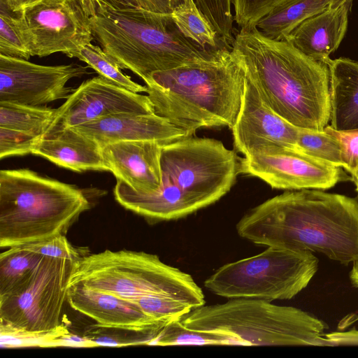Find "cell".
<instances>
[{
    "label": "cell",
    "instance_id": "6da1fadb",
    "mask_svg": "<svg viewBox=\"0 0 358 358\" xmlns=\"http://www.w3.org/2000/svg\"><path fill=\"white\" fill-rule=\"evenodd\" d=\"M238 234L255 244L358 259V201L322 189L289 190L246 213Z\"/></svg>",
    "mask_w": 358,
    "mask_h": 358
},
{
    "label": "cell",
    "instance_id": "7a4b0ae2",
    "mask_svg": "<svg viewBox=\"0 0 358 358\" xmlns=\"http://www.w3.org/2000/svg\"><path fill=\"white\" fill-rule=\"evenodd\" d=\"M232 50L263 100L292 125L323 131L330 120V76L316 61L286 40L264 35L257 27L241 29Z\"/></svg>",
    "mask_w": 358,
    "mask_h": 358
},
{
    "label": "cell",
    "instance_id": "3957f363",
    "mask_svg": "<svg viewBox=\"0 0 358 358\" xmlns=\"http://www.w3.org/2000/svg\"><path fill=\"white\" fill-rule=\"evenodd\" d=\"M245 80L230 47L206 62L154 72L144 82L155 113L190 137L201 128L233 127Z\"/></svg>",
    "mask_w": 358,
    "mask_h": 358
},
{
    "label": "cell",
    "instance_id": "277c9868",
    "mask_svg": "<svg viewBox=\"0 0 358 358\" xmlns=\"http://www.w3.org/2000/svg\"><path fill=\"white\" fill-rule=\"evenodd\" d=\"M94 4V39L121 69L144 81L156 71L210 60L221 50L203 48L185 36L171 14Z\"/></svg>",
    "mask_w": 358,
    "mask_h": 358
},
{
    "label": "cell",
    "instance_id": "5b68a950",
    "mask_svg": "<svg viewBox=\"0 0 358 358\" xmlns=\"http://www.w3.org/2000/svg\"><path fill=\"white\" fill-rule=\"evenodd\" d=\"M90 208L75 185L27 169L0 171V247L8 249L65 235Z\"/></svg>",
    "mask_w": 358,
    "mask_h": 358
},
{
    "label": "cell",
    "instance_id": "8992f818",
    "mask_svg": "<svg viewBox=\"0 0 358 358\" xmlns=\"http://www.w3.org/2000/svg\"><path fill=\"white\" fill-rule=\"evenodd\" d=\"M187 328L222 334L234 345H323L327 324L297 308L257 299L201 306L181 319Z\"/></svg>",
    "mask_w": 358,
    "mask_h": 358
},
{
    "label": "cell",
    "instance_id": "52a82bcc",
    "mask_svg": "<svg viewBox=\"0 0 358 358\" xmlns=\"http://www.w3.org/2000/svg\"><path fill=\"white\" fill-rule=\"evenodd\" d=\"M81 285L136 304L150 296L172 298L193 309L203 306L201 288L188 273L154 254L128 250L90 254L75 264L69 287Z\"/></svg>",
    "mask_w": 358,
    "mask_h": 358
},
{
    "label": "cell",
    "instance_id": "ba28073f",
    "mask_svg": "<svg viewBox=\"0 0 358 358\" xmlns=\"http://www.w3.org/2000/svg\"><path fill=\"white\" fill-rule=\"evenodd\" d=\"M317 268L318 259L311 252L268 246L258 255L222 266L204 286L229 299H290L308 285Z\"/></svg>",
    "mask_w": 358,
    "mask_h": 358
},
{
    "label": "cell",
    "instance_id": "9c48e42d",
    "mask_svg": "<svg viewBox=\"0 0 358 358\" xmlns=\"http://www.w3.org/2000/svg\"><path fill=\"white\" fill-rule=\"evenodd\" d=\"M162 183L178 188L200 210L232 187L240 173V158L220 141L186 137L163 145Z\"/></svg>",
    "mask_w": 358,
    "mask_h": 358
},
{
    "label": "cell",
    "instance_id": "30bf717a",
    "mask_svg": "<svg viewBox=\"0 0 358 358\" xmlns=\"http://www.w3.org/2000/svg\"><path fill=\"white\" fill-rule=\"evenodd\" d=\"M76 262L43 256L28 280L0 299V325L29 332L59 328Z\"/></svg>",
    "mask_w": 358,
    "mask_h": 358
},
{
    "label": "cell",
    "instance_id": "8fae6325",
    "mask_svg": "<svg viewBox=\"0 0 358 358\" xmlns=\"http://www.w3.org/2000/svg\"><path fill=\"white\" fill-rule=\"evenodd\" d=\"M92 0H41L15 13L31 56L57 52L72 56L94 39Z\"/></svg>",
    "mask_w": 358,
    "mask_h": 358
},
{
    "label": "cell",
    "instance_id": "7c38bea8",
    "mask_svg": "<svg viewBox=\"0 0 358 358\" xmlns=\"http://www.w3.org/2000/svg\"><path fill=\"white\" fill-rule=\"evenodd\" d=\"M240 173L279 189L325 190L349 178L341 167L299 150L271 147L240 158Z\"/></svg>",
    "mask_w": 358,
    "mask_h": 358
},
{
    "label": "cell",
    "instance_id": "4fadbf2b",
    "mask_svg": "<svg viewBox=\"0 0 358 358\" xmlns=\"http://www.w3.org/2000/svg\"><path fill=\"white\" fill-rule=\"evenodd\" d=\"M86 73L87 67L76 64L44 66L0 55V101L44 106L66 99L74 91L66 83Z\"/></svg>",
    "mask_w": 358,
    "mask_h": 358
},
{
    "label": "cell",
    "instance_id": "5bb4252c",
    "mask_svg": "<svg viewBox=\"0 0 358 358\" xmlns=\"http://www.w3.org/2000/svg\"><path fill=\"white\" fill-rule=\"evenodd\" d=\"M124 113L152 114L155 111L148 95L131 92L99 76L84 81L56 108L47 130L73 127Z\"/></svg>",
    "mask_w": 358,
    "mask_h": 358
},
{
    "label": "cell",
    "instance_id": "9a60e30c",
    "mask_svg": "<svg viewBox=\"0 0 358 358\" xmlns=\"http://www.w3.org/2000/svg\"><path fill=\"white\" fill-rule=\"evenodd\" d=\"M231 129L234 148L244 157L271 147L299 150V128L275 113L247 77L241 106Z\"/></svg>",
    "mask_w": 358,
    "mask_h": 358
},
{
    "label": "cell",
    "instance_id": "2e32d148",
    "mask_svg": "<svg viewBox=\"0 0 358 358\" xmlns=\"http://www.w3.org/2000/svg\"><path fill=\"white\" fill-rule=\"evenodd\" d=\"M67 302L73 309L94 320L96 327L145 334L154 339L167 325L130 301L81 285L69 287Z\"/></svg>",
    "mask_w": 358,
    "mask_h": 358
},
{
    "label": "cell",
    "instance_id": "e0dca14e",
    "mask_svg": "<svg viewBox=\"0 0 358 358\" xmlns=\"http://www.w3.org/2000/svg\"><path fill=\"white\" fill-rule=\"evenodd\" d=\"M163 145L151 141H120L102 147L105 165L117 180L140 194H150L162 185Z\"/></svg>",
    "mask_w": 358,
    "mask_h": 358
},
{
    "label": "cell",
    "instance_id": "ac0fdd59",
    "mask_svg": "<svg viewBox=\"0 0 358 358\" xmlns=\"http://www.w3.org/2000/svg\"><path fill=\"white\" fill-rule=\"evenodd\" d=\"M73 127L101 148L120 141H151L165 145L189 137L184 130L156 113L118 114Z\"/></svg>",
    "mask_w": 358,
    "mask_h": 358
},
{
    "label": "cell",
    "instance_id": "d6986e66",
    "mask_svg": "<svg viewBox=\"0 0 358 358\" xmlns=\"http://www.w3.org/2000/svg\"><path fill=\"white\" fill-rule=\"evenodd\" d=\"M31 154L76 172L90 170L108 171L101 145L73 127L45 131Z\"/></svg>",
    "mask_w": 358,
    "mask_h": 358
},
{
    "label": "cell",
    "instance_id": "ffe728a7",
    "mask_svg": "<svg viewBox=\"0 0 358 358\" xmlns=\"http://www.w3.org/2000/svg\"><path fill=\"white\" fill-rule=\"evenodd\" d=\"M352 1L317 14L301 23L285 39L308 57L325 63L348 29Z\"/></svg>",
    "mask_w": 358,
    "mask_h": 358
},
{
    "label": "cell",
    "instance_id": "44dd1931",
    "mask_svg": "<svg viewBox=\"0 0 358 358\" xmlns=\"http://www.w3.org/2000/svg\"><path fill=\"white\" fill-rule=\"evenodd\" d=\"M325 63L330 76V127L341 131L358 129V62L339 57Z\"/></svg>",
    "mask_w": 358,
    "mask_h": 358
},
{
    "label": "cell",
    "instance_id": "7402d4cb",
    "mask_svg": "<svg viewBox=\"0 0 358 358\" xmlns=\"http://www.w3.org/2000/svg\"><path fill=\"white\" fill-rule=\"evenodd\" d=\"M329 0H290L262 17L256 27L266 37L285 40L306 20L328 9Z\"/></svg>",
    "mask_w": 358,
    "mask_h": 358
},
{
    "label": "cell",
    "instance_id": "603a6c76",
    "mask_svg": "<svg viewBox=\"0 0 358 358\" xmlns=\"http://www.w3.org/2000/svg\"><path fill=\"white\" fill-rule=\"evenodd\" d=\"M43 257L22 246L2 252L0 255V299L11 294L24 284Z\"/></svg>",
    "mask_w": 358,
    "mask_h": 358
},
{
    "label": "cell",
    "instance_id": "cb8c5ba5",
    "mask_svg": "<svg viewBox=\"0 0 358 358\" xmlns=\"http://www.w3.org/2000/svg\"><path fill=\"white\" fill-rule=\"evenodd\" d=\"M171 15L183 35L202 48L222 49L232 47L222 41L194 0H183Z\"/></svg>",
    "mask_w": 358,
    "mask_h": 358
},
{
    "label": "cell",
    "instance_id": "d4e9b609",
    "mask_svg": "<svg viewBox=\"0 0 358 358\" xmlns=\"http://www.w3.org/2000/svg\"><path fill=\"white\" fill-rule=\"evenodd\" d=\"M56 109L0 101V127L42 136L53 121Z\"/></svg>",
    "mask_w": 358,
    "mask_h": 358
},
{
    "label": "cell",
    "instance_id": "484cf974",
    "mask_svg": "<svg viewBox=\"0 0 358 358\" xmlns=\"http://www.w3.org/2000/svg\"><path fill=\"white\" fill-rule=\"evenodd\" d=\"M72 58H78L93 69L99 76L116 85L136 93L147 92L146 85H141L124 74L116 62L103 49L91 43L83 46Z\"/></svg>",
    "mask_w": 358,
    "mask_h": 358
},
{
    "label": "cell",
    "instance_id": "4316f807",
    "mask_svg": "<svg viewBox=\"0 0 358 358\" xmlns=\"http://www.w3.org/2000/svg\"><path fill=\"white\" fill-rule=\"evenodd\" d=\"M297 147L300 152L309 156L338 167L344 166L340 141L325 129L315 131L299 128Z\"/></svg>",
    "mask_w": 358,
    "mask_h": 358
},
{
    "label": "cell",
    "instance_id": "83f0119b",
    "mask_svg": "<svg viewBox=\"0 0 358 358\" xmlns=\"http://www.w3.org/2000/svg\"><path fill=\"white\" fill-rule=\"evenodd\" d=\"M152 345H229V340L221 334L200 331L185 327L181 320L173 321L164 327L151 341Z\"/></svg>",
    "mask_w": 358,
    "mask_h": 358
},
{
    "label": "cell",
    "instance_id": "f1b7e54d",
    "mask_svg": "<svg viewBox=\"0 0 358 358\" xmlns=\"http://www.w3.org/2000/svg\"><path fill=\"white\" fill-rule=\"evenodd\" d=\"M196 6L211 24L222 41L232 46L233 22L231 0H194Z\"/></svg>",
    "mask_w": 358,
    "mask_h": 358
},
{
    "label": "cell",
    "instance_id": "f546056e",
    "mask_svg": "<svg viewBox=\"0 0 358 358\" xmlns=\"http://www.w3.org/2000/svg\"><path fill=\"white\" fill-rule=\"evenodd\" d=\"M0 55L26 60L31 57L16 13L5 8L0 9Z\"/></svg>",
    "mask_w": 358,
    "mask_h": 358
},
{
    "label": "cell",
    "instance_id": "4dcf8cb0",
    "mask_svg": "<svg viewBox=\"0 0 358 358\" xmlns=\"http://www.w3.org/2000/svg\"><path fill=\"white\" fill-rule=\"evenodd\" d=\"M290 0H231L234 20L241 29L256 27L265 15Z\"/></svg>",
    "mask_w": 358,
    "mask_h": 358
},
{
    "label": "cell",
    "instance_id": "1f68e13d",
    "mask_svg": "<svg viewBox=\"0 0 358 358\" xmlns=\"http://www.w3.org/2000/svg\"><path fill=\"white\" fill-rule=\"evenodd\" d=\"M45 257L64 258L78 262L90 254L87 248L73 246L65 235L22 246Z\"/></svg>",
    "mask_w": 358,
    "mask_h": 358
},
{
    "label": "cell",
    "instance_id": "d6a6232c",
    "mask_svg": "<svg viewBox=\"0 0 358 358\" xmlns=\"http://www.w3.org/2000/svg\"><path fill=\"white\" fill-rule=\"evenodd\" d=\"M41 136L0 127V159L31 154Z\"/></svg>",
    "mask_w": 358,
    "mask_h": 358
},
{
    "label": "cell",
    "instance_id": "836d02e7",
    "mask_svg": "<svg viewBox=\"0 0 358 358\" xmlns=\"http://www.w3.org/2000/svg\"><path fill=\"white\" fill-rule=\"evenodd\" d=\"M324 129L340 141L343 150V169L350 173L354 180L358 176V129L341 131L330 126H327Z\"/></svg>",
    "mask_w": 358,
    "mask_h": 358
},
{
    "label": "cell",
    "instance_id": "e575fe53",
    "mask_svg": "<svg viewBox=\"0 0 358 358\" xmlns=\"http://www.w3.org/2000/svg\"><path fill=\"white\" fill-rule=\"evenodd\" d=\"M96 4L115 10L142 8L155 12L152 0H92Z\"/></svg>",
    "mask_w": 358,
    "mask_h": 358
},
{
    "label": "cell",
    "instance_id": "d590c367",
    "mask_svg": "<svg viewBox=\"0 0 358 358\" xmlns=\"http://www.w3.org/2000/svg\"><path fill=\"white\" fill-rule=\"evenodd\" d=\"M325 336L323 338V345L358 344L357 331L332 333Z\"/></svg>",
    "mask_w": 358,
    "mask_h": 358
},
{
    "label": "cell",
    "instance_id": "8d00e7d4",
    "mask_svg": "<svg viewBox=\"0 0 358 358\" xmlns=\"http://www.w3.org/2000/svg\"><path fill=\"white\" fill-rule=\"evenodd\" d=\"M1 8L10 10L12 13H20L25 8L31 6L41 0H0Z\"/></svg>",
    "mask_w": 358,
    "mask_h": 358
},
{
    "label": "cell",
    "instance_id": "74e56055",
    "mask_svg": "<svg viewBox=\"0 0 358 358\" xmlns=\"http://www.w3.org/2000/svg\"><path fill=\"white\" fill-rule=\"evenodd\" d=\"M183 0H152L155 12L171 14Z\"/></svg>",
    "mask_w": 358,
    "mask_h": 358
},
{
    "label": "cell",
    "instance_id": "f35d334b",
    "mask_svg": "<svg viewBox=\"0 0 358 358\" xmlns=\"http://www.w3.org/2000/svg\"><path fill=\"white\" fill-rule=\"evenodd\" d=\"M353 266L350 271V280L352 283L358 287V259L352 262Z\"/></svg>",
    "mask_w": 358,
    "mask_h": 358
},
{
    "label": "cell",
    "instance_id": "ab89813d",
    "mask_svg": "<svg viewBox=\"0 0 358 358\" xmlns=\"http://www.w3.org/2000/svg\"><path fill=\"white\" fill-rule=\"evenodd\" d=\"M352 1L353 0H329L328 8L330 10L336 9L346 2Z\"/></svg>",
    "mask_w": 358,
    "mask_h": 358
},
{
    "label": "cell",
    "instance_id": "60d3db41",
    "mask_svg": "<svg viewBox=\"0 0 358 358\" xmlns=\"http://www.w3.org/2000/svg\"><path fill=\"white\" fill-rule=\"evenodd\" d=\"M353 180H354V182L355 183L356 190H357V192L358 193V176L356 178H355Z\"/></svg>",
    "mask_w": 358,
    "mask_h": 358
}]
</instances>
